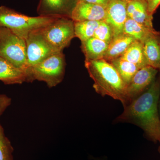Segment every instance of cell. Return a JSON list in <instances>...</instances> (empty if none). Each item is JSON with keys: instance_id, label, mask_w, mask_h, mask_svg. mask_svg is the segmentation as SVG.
Here are the masks:
<instances>
[{"instance_id": "ac0fdd59", "label": "cell", "mask_w": 160, "mask_h": 160, "mask_svg": "<svg viewBox=\"0 0 160 160\" xmlns=\"http://www.w3.org/2000/svg\"><path fill=\"white\" fill-rule=\"evenodd\" d=\"M130 62L133 63L138 68L147 66L143 51L142 43L135 41L120 57Z\"/></svg>"}, {"instance_id": "44dd1931", "label": "cell", "mask_w": 160, "mask_h": 160, "mask_svg": "<svg viewBox=\"0 0 160 160\" xmlns=\"http://www.w3.org/2000/svg\"><path fill=\"white\" fill-rule=\"evenodd\" d=\"M13 148L0 124V160H13Z\"/></svg>"}, {"instance_id": "cb8c5ba5", "label": "cell", "mask_w": 160, "mask_h": 160, "mask_svg": "<svg viewBox=\"0 0 160 160\" xmlns=\"http://www.w3.org/2000/svg\"><path fill=\"white\" fill-rule=\"evenodd\" d=\"M148 10L149 14L153 16L160 5V0H147Z\"/></svg>"}, {"instance_id": "5bb4252c", "label": "cell", "mask_w": 160, "mask_h": 160, "mask_svg": "<svg viewBox=\"0 0 160 160\" xmlns=\"http://www.w3.org/2000/svg\"><path fill=\"white\" fill-rule=\"evenodd\" d=\"M0 81L6 85L22 84L28 82L27 72L0 57Z\"/></svg>"}, {"instance_id": "7c38bea8", "label": "cell", "mask_w": 160, "mask_h": 160, "mask_svg": "<svg viewBox=\"0 0 160 160\" xmlns=\"http://www.w3.org/2000/svg\"><path fill=\"white\" fill-rule=\"evenodd\" d=\"M147 66L155 69L160 67V32L154 30L142 43Z\"/></svg>"}, {"instance_id": "7402d4cb", "label": "cell", "mask_w": 160, "mask_h": 160, "mask_svg": "<svg viewBox=\"0 0 160 160\" xmlns=\"http://www.w3.org/2000/svg\"><path fill=\"white\" fill-rule=\"evenodd\" d=\"M93 37L110 44L113 40V31L111 26L104 20L100 21L98 26L94 32Z\"/></svg>"}, {"instance_id": "4fadbf2b", "label": "cell", "mask_w": 160, "mask_h": 160, "mask_svg": "<svg viewBox=\"0 0 160 160\" xmlns=\"http://www.w3.org/2000/svg\"><path fill=\"white\" fill-rule=\"evenodd\" d=\"M128 17L150 28H153V16L149 13L146 0H131L127 4Z\"/></svg>"}, {"instance_id": "ba28073f", "label": "cell", "mask_w": 160, "mask_h": 160, "mask_svg": "<svg viewBox=\"0 0 160 160\" xmlns=\"http://www.w3.org/2000/svg\"><path fill=\"white\" fill-rule=\"evenodd\" d=\"M158 72V69L149 66L138 70L126 88V105L149 88L155 80Z\"/></svg>"}, {"instance_id": "7a4b0ae2", "label": "cell", "mask_w": 160, "mask_h": 160, "mask_svg": "<svg viewBox=\"0 0 160 160\" xmlns=\"http://www.w3.org/2000/svg\"><path fill=\"white\" fill-rule=\"evenodd\" d=\"M85 66L93 80L95 91L102 96L110 97L126 106L127 86L110 62L104 59L85 61Z\"/></svg>"}, {"instance_id": "f1b7e54d", "label": "cell", "mask_w": 160, "mask_h": 160, "mask_svg": "<svg viewBox=\"0 0 160 160\" xmlns=\"http://www.w3.org/2000/svg\"><path fill=\"white\" fill-rule=\"evenodd\" d=\"M146 1H147V0H146Z\"/></svg>"}, {"instance_id": "4316f807", "label": "cell", "mask_w": 160, "mask_h": 160, "mask_svg": "<svg viewBox=\"0 0 160 160\" xmlns=\"http://www.w3.org/2000/svg\"><path fill=\"white\" fill-rule=\"evenodd\" d=\"M122 1H124V2H126V3H128L129 1H131V0H122Z\"/></svg>"}, {"instance_id": "d4e9b609", "label": "cell", "mask_w": 160, "mask_h": 160, "mask_svg": "<svg viewBox=\"0 0 160 160\" xmlns=\"http://www.w3.org/2000/svg\"><path fill=\"white\" fill-rule=\"evenodd\" d=\"M86 2L99 5L106 8L109 0H81Z\"/></svg>"}, {"instance_id": "3957f363", "label": "cell", "mask_w": 160, "mask_h": 160, "mask_svg": "<svg viewBox=\"0 0 160 160\" xmlns=\"http://www.w3.org/2000/svg\"><path fill=\"white\" fill-rule=\"evenodd\" d=\"M58 18L30 17L5 6H0V27L11 30L26 40L29 33L46 26Z\"/></svg>"}, {"instance_id": "6da1fadb", "label": "cell", "mask_w": 160, "mask_h": 160, "mask_svg": "<svg viewBox=\"0 0 160 160\" xmlns=\"http://www.w3.org/2000/svg\"><path fill=\"white\" fill-rule=\"evenodd\" d=\"M160 78L155 79L146 91L124 106L118 122L134 124L143 129L147 137L160 143Z\"/></svg>"}, {"instance_id": "9c48e42d", "label": "cell", "mask_w": 160, "mask_h": 160, "mask_svg": "<svg viewBox=\"0 0 160 160\" xmlns=\"http://www.w3.org/2000/svg\"><path fill=\"white\" fill-rule=\"evenodd\" d=\"M79 0H40L37 12L40 16L71 19Z\"/></svg>"}, {"instance_id": "52a82bcc", "label": "cell", "mask_w": 160, "mask_h": 160, "mask_svg": "<svg viewBox=\"0 0 160 160\" xmlns=\"http://www.w3.org/2000/svg\"><path fill=\"white\" fill-rule=\"evenodd\" d=\"M38 29L32 32L26 39L27 70L52 55L60 52L45 39Z\"/></svg>"}, {"instance_id": "83f0119b", "label": "cell", "mask_w": 160, "mask_h": 160, "mask_svg": "<svg viewBox=\"0 0 160 160\" xmlns=\"http://www.w3.org/2000/svg\"><path fill=\"white\" fill-rule=\"evenodd\" d=\"M158 152H159L160 154V146H159V147L158 149Z\"/></svg>"}, {"instance_id": "484cf974", "label": "cell", "mask_w": 160, "mask_h": 160, "mask_svg": "<svg viewBox=\"0 0 160 160\" xmlns=\"http://www.w3.org/2000/svg\"><path fill=\"white\" fill-rule=\"evenodd\" d=\"M158 71L160 72V67L159 68V69H158ZM159 114H160V100H159Z\"/></svg>"}, {"instance_id": "8fae6325", "label": "cell", "mask_w": 160, "mask_h": 160, "mask_svg": "<svg viewBox=\"0 0 160 160\" xmlns=\"http://www.w3.org/2000/svg\"><path fill=\"white\" fill-rule=\"evenodd\" d=\"M105 16V7L79 0L72 12L71 19L74 22L101 21L104 20Z\"/></svg>"}, {"instance_id": "9a60e30c", "label": "cell", "mask_w": 160, "mask_h": 160, "mask_svg": "<svg viewBox=\"0 0 160 160\" xmlns=\"http://www.w3.org/2000/svg\"><path fill=\"white\" fill-rule=\"evenodd\" d=\"M109 44L94 37L81 42V49L86 61L104 59Z\"/></svg>"}, {"instance_id": "5b68a950", "label": "cell", "mask_w": 160, "mask_h": 160, "mask_svg": "<svg viewBox=\"0 0 160 160\" xmlns=\"http://www.w3.org/2000/svg\"><path fill=\"white\" fill-rule=\"evenodd\" d=\"M0 57L27 72L26 40L9 29L0 27Z\"/></svg>"}, {"instance_id": "277c9868", "label": "cell", "mask_w": 160, "mask_h": 160, "mask_svg": "<svg viewBox=\"0 0 160 160\" xmlns=\"http://www.w3.org/2000/svg\"><path fill=\"white\" fill-rule=\"evenodd\" d=\"M66 60L63 52L51 55L28 69V82H43L49 88L58 86L64 79Z\"/></svg>"}, {"instance_id": "30bf717a", "label": "cell", "mask_w": 160, "mask_h": 160, "mask_svg": "<svg viewBox=\"0 0 160 160\" xmlns=\"http://www.w3.org/2000/svg\"><path fill=\"white\" fill-rule=\"evenodd\" d=\"M127 3L122 0H109L106 8L104 21L111 26L114 38L123 33V29L128 18Z\"/></svg>"}, {"instance_id": "e0dca14e", "label": "cell", "mask_w": 160, "mask_h": 160, "mask_svg": "<svg viewBox=\"0 0 160 160\" xmlns=\"http://www.w3.org/2000/svg\"><path fill=\"white\" fill-rule=\"evenodd\" d=\"M155 30L128 18L125 22L123 33L133 38L135 41L143 43L146 38Z\"/></svg>"}, {"instance_id": "d6986e66", "label": "cell", "mask_w": 160, "mask_h": 160, "mask_svg": "<svg viewBox=\"0 0 160 160\" xmlns=\"http://www.w3.org/2000/svg\"><path fill=\"white\" fill-rule=\"evenodd\" d=\"M117 70L122 79L127 86L139 68L133 63L120 58L110 62Z\"/></svg>"}, {"instance_id": "2e32d148", "label": "cell", "mask_w": 160, "mask_h": 160, "mask_svg": "<svg viewBox=\"0 0 160 160\" xmlns=\"http://www.w3.org/2000/svg\"><path fill=\"white\" fill-rule=\"evenodd\" d=\"M135 41L131 37L124 33L113 38L109 44L104 59L110 62L120 58Z\"/></svg>"}, {"instance_id": "603a6c76", "label": "cell", "mask_w": 160, "mask_h": 160, "mask_svg": "<svg viewBox=\"0 0 160 160\" xmlns=\"http://www.w3.org/2000/svg\"><path fill=\"white\" fill-rule=\"evenodd\" d=\"M12 100L6 94H0V116L11 105Z\"/></svg>"}, {"instance_id": "8992f818", "label": "cell", "mask_w": 160, "mask_h": 160, "mask_svg": "<svg viewBox=\"0 0 160 160\" xmlns=\"http://www.w3.org/2000/svg\"><path fill=\"white\" fill-rule=\"evenodd\" d=\"M38 30L45 39L60 52L68 47L75 37L74 21L68 18H57Z\"/></svg>"}, {"instance_id": "ffe728a7", "label": "cell", "mask_w": 160, "mask_h": 160, "mask_svg": "<svg viewBox=\"0 0 160 160\" xmlns=\"http://www.w3.org/2000/svg\"><path fill=\"white\" fill-rule=\"evenodd\" d=\"M100 22L97 21L74 22L75 37L78 38L81 42L93 37L95 31Z\"/></svg>"}]
</instances>
